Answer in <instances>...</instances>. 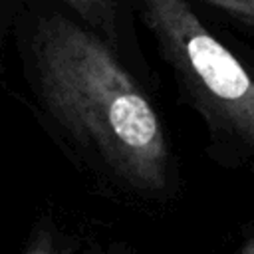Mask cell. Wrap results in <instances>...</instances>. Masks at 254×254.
Wrapping results in <instances>:
<instances>
[{"label":"cell","mask_w":254,"mask_h":254,"mask_svg":"<svg viewBox=\"0 0 254 254\" xmlns=\"http://www.w3.org/2000/svg\"><path fill=\"white\" fill-rule=\"evenodd\" d=\"M38 97L65 137L111 185L137 198L175 192V165L157 109L95 32L62 14L32 34Z\"/></svg>","instance_id":"6da1fadb"},{"label":"cell","mask_w":254,"mask_h":254,"mask_svg":"<svg viewBox=\"0 0 254 254\" xmlns=\"http://www.w3.org/2000/svg\"><path fill=\"white\" fill-rule=\"evenodd\" d=\"M81 254H135L131 246L123 242H109V244H91L83 248Z\"/></svg>","instance_id":"8992f818"},{"label":"cell","mask_w":254,"mask_h":254,"mask_svg":"<svg viewBox=\"0 0 254 254\" xmlns=\"http://www.w3.org/2000/svg\"><path fill=\"white\" fill-rule=\"evenodd\" d=\"M228 14H232L234 18L254 26V0H204Z\"/></svg>","instance_id":"5b68a950"},{"label":"cell","mask_w":254,"mask_h":254,"mask_svg":"<svg viewBox=\"0 0 254 254\" xmlns=\"http://www.w3.org/2000/svg\"><path fill=\"white\" fill-rule=\"evenodd\" d=\"M234 254H254V224H250L242 230L240 242H238V248L234 250Z\"/></svg>","instance_id":"52a82bcc"},{"label":"cell","mask_w":254,"mask_h":254,"mask_svg":"<svg viewBox=\"0 0 254 254\" xmlns=\"http://www.w3.org/2000/svg\"><path fill=\"white\" fill-rule=\"evenodd\" d=\"M103 42H117V0H64Z\"/></svg>","instance_id":"277c9868"},{"label":"cell","mask_w":254,"mask_h":254,"mask_svg":"<svg viewBox=\"0 0 254 254\" xmlns=\"http://www.w3.org/2000/svg\"><path fill=\"white\" fill-rule=\"evenodd\" d=\"M79 238L64 230L52 216L42 214L30 226L18 254H77Z\"/></svg>","instance_id":"3957f363"},{"label":"cell","mask_w":254,"mask_h":254,"mask_svg":"<svg viewBox=\"0 0 254 254\" xmlns=\"http://www.w3.org/2000/svg\"><path fill=\"white\" fill-rule=\"evenodd\" d=\"M157 46L212 137L238 161L254 157V75L185 0H139Z\"/></svg>","instance_id":"7a4b0ae2"}]
</instances>
